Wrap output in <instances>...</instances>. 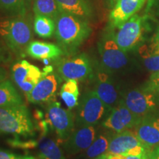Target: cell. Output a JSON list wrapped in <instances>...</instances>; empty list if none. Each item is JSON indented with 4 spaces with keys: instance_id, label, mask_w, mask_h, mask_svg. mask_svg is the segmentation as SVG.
Listing matches in <instances>:
<instances>
[{
    "instance_id": "cell-27",
    "label": "cell",
    "mask_w": 159,
    "mask_h": 159,
    "mask_svg": "<svg viewBox=\"0 0 159 159\" xmlns=\"http://www.w3.org/2000/svg\"><path fill=\"white\" fill-rule=\"evenodd\" d=\"M109 145V140L105 135H99L86 150L87 158L94 159L106 153Z\"/></svg>"
},
{
    "instance_id": "cell-12",
    "label": "cell",
    "mask_w": 159,
    "mask_h": 159,
    "mask_svg": "<svg viewBox=\"0 0 159 159\" xmlns=\"http://www.w3.org/2000/svg\"><path fill=\"white\" fill-rule=\"evenodd\" d=\"M61 82L62 79L61 77L53 71L41 78L34 89L26 95V97L30 102L35 105L49 103L55 101Z\"/></svg>"
},
{
    "instance_id": "cell-32",
    "label": "cell",
    "mask_w": 159,
    "mask_h": 159,
    "mask_svg": "<svg viewBox=\"0 0 159 159\" xmlns=\"http://www.w3.org/2000/svg\"><path fill=\"white\" fill-rule=\"evenodd\" d=\"M16 155L10 151L0 149V159H15Z\"/></svg>"
},
{
    "instance_id": "cell-18",
    "label": "cell",
    "mask_w": 159,
    "mask_h": 159,
    "mask_svg": "<svg viewBox=\"0 0 159 159\" xmlns=\"http://www.w3.org/2000/svg\"><path fill=\"white\" fill-rule=\"evenodd\" d=\"M27 54L32 58L40 61H55L65 55L58 45L41 41H32L27 49Z\"/></svg>"
},
{
    "instance_id": "cell-28",
    "label": "cell",
    "mask_w": 159,
    "mask_h": 159,
    "mask_svg": "<svg viewBox=\"0 0 159 159\" xmlns=\"http://www.w3.org/2000/svg\"><path fill=\"white\" fill-rule=\"evenodd\" d=\"M7 143L11 145L12 148L23 149V150H29V149H33L36 148L39 142L35 140H28L24 142V141H20L19 139H9L7 140Z\"/></svg>"
},
{
    "instance_id": "cell-8",
    "label": "cell",
    "mask_w": 159,
    "mask_h": 159,
    "mask_svg": "<svg viewBox=\"0 0 159 159\" xmlns=\"http://www.w3.org/2000/svg\"><path fill=\"white\" fill-rule=\"evenodd\" d=\"M47 117L51 128L60 140H67L75 128V116L72 112L63 108L58 102L52 101L47 105Z\"/></svg>"
},
{
    "instance_id": "cell-20",
    "label": "cell",
    "mask_w": 159,
    "mask_h": 159,
    "mask_svg": "<svg viewBox=\"0 0 159 159\" xmlns=\"http://www.w3.org/2000/svg\"><path fill=\"white\" fill-rule=\"evenodd\" d=\"M23 104L21 95L9 80L0 82V107L16 106Z\"/></svg>"
},
{
    "instance_id": "cell-26",
    "label": "cell",
    "mask_w": 159,
    "mask_h": 159,
    "mask_svg": "<svg viewBox=\"0 0 159 159\" xmlns=\"http://www.w3.org/2000/svg\"><path fill=\"white\" fill-rule=\"evenodd\" d=\"M139 55L142 58L143 63L151 74L159 71V55L152 52L150 47L143 45L139 49Z\"/></svg>"
},
{
    "instance_id": "cell-15",
    "label": "cell",
    "mask_w": 159,
    "mask_h": 159,
    "mask_svg": "<svg viewBox=\"0 0 159 159\" xmlns=\"http://www.w3.org/2000/svg\"><path fill=\"white\" fill-rule=\"evenodd\" d=\"M96 138L97 130L94 126L77 127L65 141L64 148L69 154H77L86 150Z\"/></svg>"
},
{
    "instance_id": "cell-9",
    "label": "cell",
    "mask_w": 159,
    "mask_h": 159,
    "mask_svg": "<svg viewBox=\"0 0 159 159\" xmlns=\"http://www.w3.org/2000/svg\"><path fill=\"white\" fill-rule=\"evenodd\" d=\"M11 78L20 90L27 95L43 78L42 71L25 60H20L11 67Z\"/></svg>"
},
{
    "instance_id": "cell-39",
    "label": "cell",
    "mask_w": 159,
    "mask_h": 159,
    "mask_svg": "<svg viewBox=\"0 0 159 159\" xmlns=\"http://www.w3.org/2000/svg\"><path fill=\"white\" fill-rule=\"evenodd\" d=\"M109 156V159H125V156H111V155H108Z\"/></svg>"
},
{
    "instance_id": "cell-4",
    "label": "cell",
    "mask_w": 159,
    "mask_h": 159,
    "mask_svg": "<svg viewBox=\"0 0 159 159\" xmlns=\"http://www.w3.org/2000/svg\"><path fill=\"white\" fill-rule=\"evenodd\" d=\"M53 66L55 72L63 80L83 81L88 79L93 72L91 60L85 53L60 57L54 61Z\"/></svg>"
},
{
    "instance_id": "cell-19",
    "label": "cell",
    "mask_w": 159,
    "mask_h": 159,
    "mask_svg": "<svg viewBox=\"0 0 159 159\" xmlns=\"http://www.w3.org/2000/svg\"><path fill=\"white\" fill-rule=\"evenodd\" d=\"M61 13H69L88 20L92 16L90 0H55Z\"/></svg>"
},
{
    "instance_id": "cell-37",
    "label": "cell",
    "mask_w": 159,
    "mask_h": 159,
    "mask_svg": "<svg viewBox=\"0 0 159 159\" xmlns=\"http://www.w3.org/2000/svg\"><path fill=\"white\" fill-rule=\"evenodd\" d=\"M15 159H37V158H35V157L30 156H16Z\"/></svg>"
},
{
    "instance_id": "cell-29",
    "label": "cell",
    "mask_w": 159,
    "mask_h": 159,
    "mask_svg": "<svg viewBox=\"0 0 159 159\" xmlns=\"http://www.w3.org/2000/svg\"><path fill=\"white\" fill-rule=\"evenodd\" d=\"M144 89L150 92L158 94L159 92V71L151 74L150 79L147 82Z\"/></svg>"
},
{
    "instance_id": "cell-6",
    "label": "cell",
    "mask_w": 159,
    "mask_h": 159,
    "mask_svg": "<svg viewBox=\"0 0 159 159\" xmlns=\"http://www.w3.org/2000/svg\"><path fill=\"white\" fill-rule=\"evenodd\" d=\"M144 22L142 16L135 14L116 27L110 34L117 45L125 52L134 49L140 43L143 35Z\"/></svg>"
},
{
    "instance_id": "cell-1",
    "label": "cell",
    "mask_w": 159,
    "mask_h": 159,
    "mask_svg": "<svg viewBox=\"0 0 159 159\" xmlns=\"http://www.w3.org/2000/svg\"><path fill=\"white\" fill-rule=\"evenodd\" d=\"M91 31L88 20L76 16L60 13L55 19V35L65 55L73 54L89 37Z\"/></svg>"
},
{
    "instance_id": "cell-13",
    "label": "cell",
    "mask_w": 159,
    "mask_h": 159,
    "mask_svg": "<svg viewBox=\"0 0 159 159\" xmlns=\"http://www.w3.org/2000/svg\"><path fill=\"white\" fill-rule=\"evenodd\" d=\"M99 51L103 66L110 70H119L128 64L126 52L117 45L111 35L101 41Z\"/></svg>"
},
{
    "instance_id": "cell-25",
    "label": "cell",
    "mask_w": 159,
    "mask_h": 159,
    "mask_svg": "<svg viewBox=\"0 0 159 159\" xmlns=\"http://www.w3.org/2000/svg\"><path fill=\"white\" fill-rule=\"evenodd\" d=\"M32 6L35 15L45 16L55 21L61 13L55 0H34Z\"/></svg>"
},
{
    "instance_id": "cell-5",
    "label": "cell",
    "mask_w": 159,
    "mask_h": 159,
    "mask_svg": "<svg viewBox=\"0 0 159 159\" xmlns=\"http://www.w3.org/2000/svg\"><path fill=\"white\" fill-rule=\"evenodd\" d=\"M109 109L95 91H87L83 95L75 116L77 127L94 126L103 118Z\"/></svg>"
},
{
    "instance_id": "cell-21",
    "label": "cell",
    "mask_w": 159,
    "mask_h": 159,
    "mask_svg": "<svg viewBox=\"0 0 159 159\" xmlns=\"http://www.w3.org/2000/svg\"><path fill=\"white\" fill-rule=\"evenodd\" d=\"M38 148L40 159H65L58 144L47 136L40 139Z\"/></svg>"
},
{
    "instance_id": "cell-23",
    "label": "cell",
    "mask_w": 159,
    "mask_h": 159,
    "mask_svg": "<svg viewBox=\"0 0 159 159\" xmlns=\"http://www.w3.org/2000/svg\"><path fill=\"white\" fill-rule=\"evenodd\" d=\"M27 12L25 0H0V15L4 17L26 16Z\"/></svg>"
},
{
    "instance_id": "cell-36",
    "label": "cell",
    "mask_w": 159,
    "mask_h": 159,
    "mask_svg": "<svg viewBox=\"0 0 159 159\" xmlns=\"http://www.w3.org/2000/svg\"><path fill=\"white\" fill-rule=\"evenodd\" d=\"M148 153L143 155V156H125V159H148Z\"/></svg>"
},
{
    "instance_id": "cell-22",
    "label": "cell",
    "mask_w": 159,
    "mask_h": 159,
    "mask_svg": "<svg viewBox=\"0 0 159 159\" xmlns=\"http://www.w3.org/2000/svg\"><path fill=\"white\" fill-rule=\"evenodd\" d=\"M80 95L79 87L76 80H66L61 88L60 96L69 110L75 108L78 104Z\"/></svg>"
},
{
    "instance_id": "cell-7",
    "label": "cell",
    "mask_w": 159,
    "mask_h": 159,
    "mask_svg": "<svg viewBox=\"0 0 159 159\" xmlns=\"http://www.w3.org/2000/svg\"><path fill=\"white\" fill-rule=\"evenodd\" d=\"M150 151L130 130L116 133L109 141L106 154L111 156H143Z\"/></svg>"
},
{
    "instance_id": "cell-34",
    "label": "cell",
    "mask_w": 159,
    "mask_h": 159,
    "mask_svg": "<svg viewBox=\"0 0 159 159\" xmlns=\"http://www.w3.org/2000/svg\"><path fill=\"white\" fill-rule=\"evenodd\" d=\"M54 71V66L52 65H48L47 66H45V68L43 69L42 70V75H43V77L47 76L50 73L53 72Z\"/></svg>"
},
{
    "instance_id": "cell-14",
    "label": "cell",
    "mask_w": 159,
    "mask_h": 159,
    "mask_svg": "<svg viewBox=\"0 0 159 159\" xmlns=\"http://www.w3.org/2000/svg\"><path fill=\"white\" fill-rule=\"evenodd\" d=\"M135 134L149 150L159 144V114L143 116L135 128Z\"/></svg>"
},
{
    "instance_id": "cell-42",
    "label": "cell",
    "mask_w": 159,
    "mask_h": 159,
    "mask_svg": "<svg viewBox=\"0 0 159 159\" xmlns=\"http://www.w3.org/2000/svg\"><path fill=\"white\" fill-rule=\"evenodd\" d=\"M158 94V100H159V92L158 93V94Z\"/></svg>"
},
{
    "instance_id": "cell-41",
    "label": "cell",
    "mask_w": 159,
    "mask_h": 159,
    "mask_svg": "<svg viewBox=\"0 0 159 159\" xmlns=\"http://www.w3.org/2000/svg\"><path fill=\"white\" fill-rule=\"evenodd\" d=\"M107 2H108V3L110 5V6L111 7H113V5H114V4L115 2V0H106Z\"/></svg>"
},
{
    "instance_id": "cell-17",
    "label": "cell",
    "mask_w": 159,
    "mask_h": 159,
    "mask_svg": "<svg viewBox=\"0 0 159 159\" xmlns=\"http://www.w3.org/2000/svg\"><path fill=\"white\" fill-rule=\"evenodd\" d=\"M94 91L109 111L116 106L119 97L118 92L112 80L106 73L103 71L97 73Z\"/></svg>"
},
{
    "instance_id": "cell-33",
    "label": "cell",
    "mask_w": 159,
    "mask_h": 159,
    "mask_svg": "<svg viewBox=\"0 0 159 159\" xmlns=\"http://www.w3.org/2000/svg\"><path fill=\"white\" fill-rule=\"evenodd\" d=\"M148 159H159V144L149 151Z\"/></svg>"
},
{
    "instance_id": "cell-24",
    "label": "cell",
    "mask_w": 159,
    "mask_h": 159,
    "mask_svg": "<svg viewBox=\"0 0 159 159\" xmlns=\"http://www.w3.org/2000/svg\"><path fill=\"white\" fill-rule=\"evenodd\" d=\"M33 29L38 36L43 39H49L55 33V21L45 16L35 15Z\"/></svg>"
},
{
    "instance_id": "cell-35",
    "label": "cell",
    "mask_w": 159,
    "mask_h": 159,
    "mask_svg": "<svg viewBox=\"0 0 159 159\" xmlns=\"http://www.w3.org/2000/svg\"><path fill=\"white\" fill-rule=\"evenodd\" d=\"M7 76H8V75H7V71L5 70V69L0 66V82L7 80Z\"/></svg>"
},
{
    "instance_id": "cell-40",
    "label": "cell",
    "mask_w": 159,
    "mask_h": 159,
    "mask_svg": "<svg viewBox=\"0 0 159 159\" xmlns=\"http://www.w3.org/2000/svg\"><path fill=\"white\" fill-rule=\"evenodd\" d=\"M94 159H109V156H108V154L105 153V154L102 155V156L97 157V158H94Z\"/></svg>"
},
{
    "instance_id": "cell-16",
    "label": "cell",
    "mask_w": 159,
    "mask_h": 159,
    "mask_svg": "<svg viewBox=\"0 0 159 159\" xmlns=\"http://www.w3.org/2000/svg\"><path fill=\"white\" fill-rule=\"evenodd\" d=\"M146 0H115L109 14L112 28L116 27L136 14L144 6Z\"/></svg>"
},
{
    "instance_id": "cell-3",
    "label": "cell",
    "mask_w": 159,
    "mask_h": 159,
    "mask_svg": "<svg viewBox=\"0 0 159 159\" xmlns=\"http://www.w3.org/2000/svg\"><path fill=\"white\" fill-rule=\"evenodd\" d=\"M34 134V125L25 105L0 107V134L29 136Z\"/></svg>"
},
{
    "instance_id": "cell-38",
    "label": "cell",
    "mask_w": 159,
    "mask_h": 159,
    "mask_svg": "<svg viewBox=\"0 0 159 159\" xmlns=\"http://www.w3.org/2000/svg\"><path fill=\"white\" fill-rule=\"evenodd\" d=\"M34 0H25V2L26 4V6H27V9H30V6H32L33 5V2Z\"/></svg>"
},
{
    "instance_id": "cell-10",
    "label": "cell",
    "mask_w": 159,
    "mask_h": 159,
    "mask_svg": "<svg viewBox=\"0 0 159 159\" xmlns=\"http://www.w3.org/2000/svg\"><path fill=\"white\" fill-rule=\"evenodd\" d=\"M156 94L144 89H133L125 95L122 102L134 114L144 116L157 108L158 98Z\"/></svg>"
},
{
    "instance_id": "cell-31",
    "label": "cell",
    "mask_w": 159,
    "mask_h": 159,
    "mask_svg": "<svg viewBox=\"0 0 159 159\" xmlns=\"http://www.w3.org/2000/svg\"><path fill=\"white\" fill-rule=\"evenodd\" d=\"M150 50L156 54L159 55V27L157 30L156 33H155L153 38H152L151 43L149 45Z\"/></svg>"
},
{
    "instance_id": "cell-30",
    "label": "cell",
    "mask_w": 159,
    "mask_h": 159,
    "mask_svg": "<svg viewBox=\"0 0 159 159\" xmlns=\"http://www.w3.org/2000/svg\"><path fill=\"white\" fill-rule=\"evenodd\" d=\"M11 52L0 38V65L6 64L12 60Z\"/></svg>"
},
{
    "instance_id": "cell-11",
    "label": "cell",
    "mask_w": 159,
    "mask_h": 159,
    "mask_svg": "<svg viewBox=\"0 0 159 159\" xmlns=\"http://www.w3.org/2000/svg\"><path fill=\"white\" fill-rule=\"evenodd\" d=\"M143 116L134 114L123 104L122 101L111 110L110 114L103 121V128L116 133L135 128L141 122Z\"/></svg>"
},
{
    "instance_id": "cell-2",
    "label": "cell",
    "mask_w": 159,
    "mask_h": 159,
    "mask_svg": "<svg viewBox=\"0 0 159 159\" xmlns=\"http://www.w3.org/2000/svg\"><path fill=\"white\" fill-rule=\"evenodd\" d=\"M33 30L31 20L27 15L0 20V38L19 58L27 55V49L33 41Z\"/></svg>"
}]
</instances>
